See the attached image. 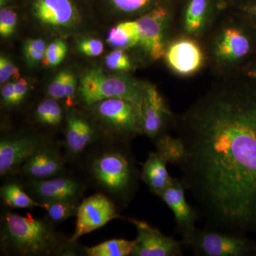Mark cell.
Instances as JSON below:
<instances>
[{"label":"cell","mask_w":256,"mask_h":256,"mask_svg":"<svg viewBox=\"0 0 256 256\" xmlns=\"http://www.w3.org/2000/svg\"><path fill=\"white\" fill-rule=\"evenodd\" d=\"M96 118L114 136L128 140L143 134L141 114L132 102L122 98H108L90 106Z\"/></svg>","instance_id":"ba28073f"},{"label":"cell","mask_w":256,"mask_h":256,"mask_svg":"<svg viewBox=\"0 0 256 256\" xmlns=\"http://www.w3.org/2000/svg\"><path fill=\"white\" fill-rule=\"evenodd\" d=\"M181 242L196 256H256L255 240L245 234L220 229L196 228Z\"/></svg>","instance_id":"8992f818"},{"label":"cell","mask_w":256,"mask_h":256,"mask_svg":"<svg viewBox=\"0 0 256 256\" xmlns=\"http://www.w3.org/2000/svg\"><path fill=\"white\" fill-rule=\"evenodd\" d=\"M28 185L33 194L44 203L77 201L82 191V185L72 178L34 180Z\"/></svg>","instance_id":"e0dca14e"},{"label":"cell","mask_w":256,"mask_h":256,"mask_svg":"<svg viewBox=\"0 0 256 256\" xmlns=\"http://www.w3.org/2000/svg\"><path fill=\"white\" fill-rule=\"evenodd\" d=\"M176 13V0H165L137 20L139 46L152 60L163 58L170 28Z\"/></svg>","instance_id":"52a82bcc"},{"label":"cell","mask_w":256,"mask_h":256,"mask_svg":"<svg viewBox=\"0 0 256 256\" xmlns=\"http://www.w3.org/2000/svg\"><path fill=\"white\" fill-rule=\"evenodd\" d=\"M136 227L137 237L131 256H182L181 240L168 236L152 226L134 218H126Z\"/></svg>","instance_id":"4fadbf2b"},{"label":"cell","mask_w":256,"mask_h":256,"mask_svg":"<svg viewBox=\"0 0 256 256\" xmlns=\"http://www.w3.org/2000/svg\"><path fill=\"white\" fill-rule=\"evenodd\" d=\"M79 204L76 201H60L47 203L46 210L48 218L54 223H60L76 216Z\"/></svg>","instance_id":"484cf974"},{"label":"cell","mask_w":256,"mask_h":256,"mask_svg":"<svg viewBox=\"0 0 256 256\" xmlns=\"http://www.w3.org/2000/svg\"><path fill=\"white\" fill-rule=\"evenodd\" d=\"M76 92V80L72 72L66 70L65 79V98L66 105L69 108L75 106Z\"/></svg>","instance_id":"e575fe53"},{"label":"cell","mask_w":256,"mask_h":256,"mask_svg":"<svg viewBox=\"0 0 256 256\" xmlns=\"http://www.w3.org/2000/svg\"><path fill=\"white\" fill-rule=\"evenodd\" d=\"M46 144L35 136H14L0 141V175L11 174L22 166Z\"/></svg>","instance_id":"9a60e30c"},{"label":"cell","mask_w":256,"mask_h":256,"mask_svg":"<svg viewBox=\"0 0 256 256\" xmlns=\"http://www.w3.org/2000/svg\"><path fill=\"white\" fill-rule=\"evenodd\" d=\"M106 66L112 70L128 72L132 68V64L124 50L116 48L106 56Z\"/></svg>","instance_id":"f546056e"},{"label":"cell","mask_w":256,"mask_h":256,"mask_svg":"<svg viewBox=\"0 0 256 256\" xmlns=\"http://www.w3.org/2000/svg\"><path fill=\"white\" fill-rule=\"evenodd\" d=\"M36 118L38 122L48 126H56L62 122V109L56 99L50 98L37 106Z\"/></svg>","instance_id":"d4e9b609"},{"label":"cell","mask_w":256,"mask_h":256,"mask_svg":"<svg viewBox=\"0 0 256 256\" xmlns=\"http://www.w3.org/2000/svg\"><path fill=\"white\" fill-rule=\"evenodd\" d=\"M1 197L6 206L12 208H33L40 207L46 210L47 203L35 201L20 184L15 182L5 184L0 190Z\"/></svg>","instance_id":"7402d4cb"},{"label":"cell","mask_w":256,"mask_h":256,"mask_svg":"<svg viewBox=\"0 0 256 256\" xmlns=\"http://www.w3.org/2000/svg\"><path fill=\"white\" fill-rule=\"evenodd\" d=\"M244 0H215L220 12L235 9Z\"/></svg>","instance_id":"ab89813d"},{"label":"cell","mask_w":256,"mask_h":256,"mask_svg":"<svg viewBox=\"0 0 256 256\" xmlns=\"http://www.w3.org/2000/svg\"><path fill=\"white\" fill-rule=\"evenodd\" d=\"M1 247L20 256H50L63 248L48 220L6 212L2 218Z\"/></svg>","instance_id":"3957f363"},{"label":"cell","mask_w":256,"mask_h":256,"mask_svg":"<svg viewBox=\"0 0 256 256\" xmlns=\"http://www.w3.org/2000/svg\"><path fill=\"white\" fill-rule=\"evenodd\" d=\"M18 23V15L10 9H2L0 11V34L2 37H9L13 34Z\"/></svg>","instance_id":"4dcf8cb0"},{"label":"cell","mask_w":256,"mask_h":256,"mask_svg":"<svg viewBox=\"0 0 256 256\" xmlns=\"http://www.w3.org/2000/svg\"><path fill=\"white\" fill-rule=\"evenodd\" d=\"M15 82H6L2 86L1 96L3 105L6 107H14L15 104Z\"/></svg>","instance_id":"d590c367"},{"label":"cell","mask_w":256,"mask_h":256,"mask_svg":"<svg viewBox=\"0 0 256 256\" xmlns=\"http://www.w3.org/2000/svg\"><path fill=\"white\" fill-rule=\"evenodd\" d=\"M116 9L127 14L139 12L153 8L165 0H110Z\"/></svg>","instance_id":"f1b7e54d"},{"label":"cell","mask_w":256,"mask_h":256,"mask_svg":"<svg viewBox=\"0 0 256 256\" xmlns=\"http://www.w3.org/2000/svg\"><path fill=\"white\" fill-rule=\"evenodd\" d=\"M75 232L69 240L70 244L79 238L104 226L110 220L121 218L114 202L101 193L86 198L79 204Z\"/></svg>","instance_id":"9c48e42d"},{"label":"cell","mask_w":256,"mask_h":256,"mask_svg":"<svg viewBox=\"0 0 256 256\" xmlns=\"http://www.w3.org/2000/svg\"><path fill=\"white\" fill-rule=\"evenodd\" d=\"M107 42L110 46L124 50L139 46L137 20L124 22L111 28L108 35Z\"/></svg>","instance_id":"44dd1931"},{"label":"cell","mask_w":256,"mask_h":256,"mask_svg":"<svg viewBox=\"0 0 256 256\" xmlns=\"http://www.w3.org/2000/svg\"><path fill=\"white\" fill-rule=\"evenodd\" d=\"M223 12V18L210 35L206 53L216 70L225 76L242 68L255 54L256 32L252 25L256 22L239 10Z\"/></svg>","instance_id":"7a4b0ae2"},{"label":"cell","mask_w":256,"mask_h":256,"mask_svg":"<svg viewBox=\"0 0 256 256\" xmlns=\"http://www.w3.org/2000/svg\"><path fill=\"white\" fill-rule=\"evenodd\" d=\"M185 188L181 178H173L160 197L174 214L175 232L185 238L196 230V222L200 216L195 207L188 203L185 196Z\"/></svg>","instance_id":"5bb4252c"},{"label":"cell","mask_w":256,"mask_h":256,"mask_svg":"<svg viewBox=\"0 0 256 256\" xmlns=\"http://www.w3.org/2000/svg\"><path fill=\"white\" fill-rule=\"evenodd\" d=\"M168 163L156 152H150L142 165L140 178L150 190L160 196L165 188L169 186L173 178L170 176L166 165Z\"/></svg>","instance_id":"ffe728a7"},{"label":"cell","mask_w":256,"mask_h":256,"mask_svg":"<svg viewBox=\"0 0 256 256\" xmlns=\"http://www.w3.org/2000/svg\"><path fill=\"white\" fill-rule=\"evenodd\" d=\"M66 70L58 74L53 82H50L48 88V95L50 98L60 100L65 98V79Z\"/></svg>","instance_id":"1f68e13d"},{"label":"cell","mask_w":256,"mask_h":256,"mask_svg":"<svg viewBox=\"0 0 256 256\" xmlns=\"http://www.w3.org/2000/svg\"><path fill=\"white\" fill-rule=\"evenodd\" d=\"M32 12L40 22L52 28H72L80 21L78 10L70 0H34Z\"/></svg>","instance_id":"2e32d148"},{"label":"cell","mask_w":256,"mask_h":256,"mask_svg":"<svg viewBox=\"0 0 256 256\" xmlns=\"http://www.w3.org/2000/svg\"><path fill=\"white\" fill-rule=\"evenodd\" d=\"M174 116L158 88L146 82L141 105L143 134L156 141L170 126L172 127Z\"/></svg>","instance_id":"7c38bea8"},{"label":"cell","mask_w":256,"mask_h":256,"mask_svg":"<svg viewBox=\"0 0 256 256\" xmlns=\"http://www.w3.org/2000/svg\"><path fill=\"white\" fill-rule=\"evenodd\" d=\"M172 128L184 150L180 178L205 227L256 234V80L224 76Z\"/></svg>","instance_id":"6da1fadb"},{"label":"cell","mask_w":256,"mask_h":256,"mask_svg":"<svg viewBox=\"0 0 256 256\" xmlns=\"http://www.w3.org/2000/svg\"><path fill=\"white\" fill-rule=\"evenodd\" d=\"M46 43L40 38L26 40L24 45L25 60L30 66H34L43 60L46 52Z\"/></svg>","instance_id":"4316f807"},{"label":"cell","mask_w":256,"mask_h":256,"mask_svg":"<svg viewBox=\"0 0 256 256\" xmlns=\"http://www.w3.org/2000/svg\"><path fill=\"white\" fill-rule=\"evenodd\" d=\"M156 152L168 164L178 165L182 161L184 150L181 140L172 138L168 133L160 136L156 140Z\"/></svg>","instance_id":"cb8c5ba5"},{"label":"cell","mask_w":256,"mask_h":256,"mask_svg":"<svg viewBox=\"0 0 256 256\" xmlns=\"http://www.w3.org/2000/svg\"><path fill=\"white\" fill-rule=\"evenodd\" d=\"M164 58L170 70L184 77L198 73L207 60L206 50L196 38L186 35L168 43Z\"/></svg>","instance_id":"30bf717a"},{"label":"cell","mask_w":256,"mask_h":256,"mask_svg":"<svg viewBox=\"0 0 256 256\" xmlns=\"http://www.w3.org/2000/svg\"><path fill=\"white\" fill-rule=\"evenodd\" d=\"M240 68L242 75L256 80V57L250 58Z\"/></svg>","instance_id":"f35d334b"},{"label":"cell","mask_w":256,"mask_h":256,"mask_svg":"<svg viewBox=\"0 0 256 256\" xmlns=\"http://www.w3.org/2000/svg\"><path fill=\"white\" fill-rule=\"evenodd\" d=\"M78 48L84 54L94 57L102 54L104 46L100 40L97 38H87L82 40L79 43Z\"/></svg>","instance_id":"d6a6232c"},{"label":"cell","mask_w":256,"mask_h":256,"mask_svg":"<svg viewBox=\"0 0 256 256\" xmlns=\"http://www.w3.org/2000/svg\"><path fill=\"white\" fill-rule=\"evenodd\" d=\"M146 82L129 76H108L102 68L95 67L84 73L78 88L80 100L92 106L108 98H122L132 102L141 114L143 92Z\"/></svg>","instance_id":"277c9868"},{"label":"cell","mask_w":256,"mask_h":256,"mask_svg":"<svg viewBox=\"0 0 256 256\" xmlns=\"http://www.w3.org/2000/svg\"><path fill=\"white\" fill-rule=\"evenodd\" d=\"M20 70L12 62L5 56L0 58V82L4 84L10 78L20 79Z\"/></svg>","instance_id":"836d02e7"},{"label":"cell","mask_w":256,"mask_h":256,"mask_svg":"<svg viewBox=\"0 0 256 256\" xmlns=\"http://www.w3.org/2000/svg\"><path fill=\"white\" fill-rule=\"evenodd\" d=\"M92 172L101 188L124 202L129 201L136 191L138 170L132 158L124 152L102 153L92 161Z\"/></svg>","instance_id":"5b68a950"},{"label":"cell","mask_w":256,"mask_h":256,"mask_svg":"<svg viewBox=\"0 0 256 256\" xmlns=\"http://www.w3.org/2000/svg\"><path fill=\"white\" fill-rule=\"evenodd\" d=\"M28 92V84L25 79H18V82H15V104L16 106L20 105L24 100Z\"/></svg>","instance_id":"8d00e7d4"},{"label":"cell","mask_w":256,"mask_h":256,"mask_svg":"<svg viewBox=\"0 0 256 256\" xmlns=\"http://www.w3.org/2000/svg\"><path fill=\"white\" fill-rule=\"evenodd\" d=\"M176 12L184 35L196 40L212 30L222 12L215 0H176Z\"/></svg>","instance_id":"8fae6325"},{"label":"cell","mask_w":256,"mask_h":256,"mask_svg":"<svg viewBox=\"0 0 256 256\" xmlns=\"http://www.w3.org/2000/svg\"><path fill=\"white\" fill-rule=\"evenodd\" d=\"M6 2H8V0H0V4H1V6H2L3 5L6 4Z\"/></svg>","instance_id":"60d3db41"},{"label":"cell","mask_w":256,"mask_h":256,"mask_svg":"<svg viewBox=\"0 0 256 256\" xmlns=\"http://www.w3.org/2000/svg\"><path fill=\"white\" fill-rule=\"evenodd\" d=\"M67 50L68 48L65 42L60 40H54L46 46L42 63L48 67L56 66L65 58Z\"/></svg>","instance_id":"83f0119b"},{"label":"cell","mask_w":256,"mask_h":256,"mask_svg":"<svg viewBox=\"0 0 256 256\" xmlns=\"http://www.w3.org/2000/svg\"><path fill=\"white\" fill-rule=\"evenodd\" d=\"M95 140V131L88 121L76 112H70L66 132V144L69 152L74 156L80 154Z\"/></svg>","instance_id":"d6986e66"},{"label":"cell","mask_w":256,"mask_h":256,"mask_svg":"<svg viewBox=\"0 0 256 256\" xmlns=\"http://www.w3.org/2000/svg\"><path fill=\"white\" fill-rule=\"evenodd\" d=\"M64 169L60 153L47 146L32 156L20 168L25 176L35 180L53 178Z\"/></svg>","instance_id":"ac0fdd59"},{"label":"cell","mask_w":256,"mask_h":256,"mask_svg":"<svg viewBox=\"0 0 256 256\" xmlns=\"http://www.w3.org/2000/svg\"><path fill=\"white\" fill-rule=\"evenodd\" d=\"M256 22V0H244L235 8Z\"/></svg>","instance_id":"74e56055"},{"label":"cell","mask_w":256,"mask_h":256,"mask_svg":"<svg viewBox=\"0 0 256 256\" xmlns=\"http://www.w3.org/2000/svg\"><path fill=\"white\" fill-rule=\"evenodd\" d=\"M134 246V240L112 239L86 248L85 252L88 256H131Z\"/></svg>","instance_id":"603a6c76"}]
</instances>
